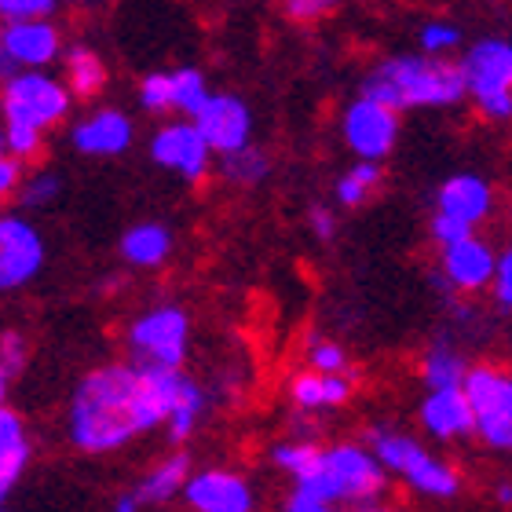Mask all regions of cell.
Here are the masks:
<instances>
[{
  "instance_id": "1",
  "label": "cell",
  "mask_w": 512,
  "mask_h": 512,
  "mask_svg": "<svg viewBox=\"0 0 512 512\" xmlns=\"http://www.w3.org/2000/svg\"><path fill=\"white\" fill-rule=\"evenodd\" d=\"M183 374H150L132 363H107L77 381L66 410L70 443L85 454H110L143 432L169 425Z\"/></svg>"
},
{
  "instance_id": "2",
  "label": "cell",
  "mask_w": 512,
  "mask_h": 512,
  "mask_svg": "<svg viewBox=\"0 0 512 512\" xmlns=\"http://www.w3.org/2000/svg\"><path fill=\"white\" fill-rule=\"evenodd\" d=\"M469 92L461 63L439 55H395L363 81V99H374L388 110L406 107H450Z\"/></svg>"
},
{
  "instance_id": "3",
  "label": "cell",
  "mask_w": 512,
  "mask_h": 512,
  "mask_svg": "<svg viewBox=\"0 0 512 512\" xmlns=\"http://www.w3.org/2000/svg\"><path fill=\"white\" fill-rule=\"evenodd\" d=\"M384 465L374 458V450H363L355 443H337V447H322V458L311 476L297 483L300 494H308L315 502L326 505H363L377 502L384 494Z\"/></svg>"
},
{
  "instance_id": "4",
  "label": "cell",
  "mask_w": 512,
  "mask_h": 512,
  "mask_svg": "<svg viewBox=\"0 0 512 512\" xmlns=\"http://www.w3.org/2000/svg\"><path fill=\"white\" fill-rule=\"evenodd\" d=\"M187 348H191V319L180 304H158L128 322V352L132 366L139 370L180 374Z\"/></svg>"
},
{
  "instance_id": "5",
  "label": "cell",
  "mask_w": 512,
  "mask_h": 512,
  "mask_svg": "<svg viewBox=\"0 0 512 512\" xmlns=\"http://www.w3.org/2000/svg\"><path fill=\"white\" fill-rule=\"evenodd\" d=\"M74 96L63 77L52 74H19L8 85H0V125H19L33 132L63 125L70 118Z\"/></svg>"
},
{
  "instance_id": "6",
  "label": "cell",
  "mask_w": 512,
  "mask_h": 512,
  "mask_svg": "<svg viewBox=\"0 0 512 512\" xmlns=\"http://www.w3.org/2000/svg\"><path fill=\"white\" fill-rule=\"evenodd\" d=\"M366 439H370V450L384 465V472H399L414 491L428 494V498L458 494V472L450 469L447 461H439L436 454H428L417 439L403 436V432H388V428H370Z\"/></svg>"
},
{
  "instance_id": "7",
  "label": "cell",
  "mask_w": 512,
  "mask_h": 512,
  "mask_svg": "<svg viewBox=\"0 0 512 512\" xmlns=\"http://www.w3.org/2000/svg\"><path fill=\"white\" fill-rule=\"evenodd\" d=\"M461 70L469 81V96L487 118H512V41L491 37V41L472 44Z\"/></svg>"
},
{
  "instance_id": "8",
  "label": "cell",
  "mask_w": 512,
  "mask_h": 512,
  "mask_svg": "<svg viewBox=\"0 0 512 512\" xmlns=\"http://www.w3.org/2000/svg\"><path fill=\"white\" fill-rule=\"evenodd\" d=\"M465 395L483 443L494 450H512V370L487 363L472 366L465 377Z\"/></svg>"
},
{
  "instance_id": "9",
  "label": "cell",
  "mask_w": 512,
  "mask_h": 512,
  "mask_svg": "<svg viewBox=\"0 0 512 512\" xmlns=\"http://www.w3.org/2000/svg\"><path fill=\"white\" fill-rule=\"evenodd\" d=\"M48 246L33 220L19 213H0V293L26 289L41 275Z\"/></svg>"
},
{
  "instance_id": "10",
  "label": "cell",
  "mask_w": 512,
  "mask_h": 512,
  "mask_svg": "<svg viewBox=\"0 0 512 512\" xmlns=\"http://www.w3.org/2000/svg\"><path fill=\"white\" fill-rule=\"evenodd\" d=\"M150 158H154V165L176 172L187 183H202L213 169V147L205 143L198 125L187 118L169 121L150 136Z\"/></svg>"
},
{
  "instance_id": "11",
  "label": "cell",
  "mask_w": 512,
  "mask_h": 512,
  "mask_svg": "<svg viewBox=\"0 0 512 512\" xmlns=\"http://www.w3.org/2000/svg\"><path fill=\"white\" fill-rule=\"evenodd\" d=\"M0 52L15 74H41L44 66L63 59V30L52 19L0 22Z\"/></svg>"
},
{
  "instance_id": "12",
  "label": "cell",
  "mask_w": 512,
  "mask_h": 512,
  "mask_svg": "<svg viewBox=\"0 0 512 512\" xmlns=\"http://www.w3.org/2000/svg\"><path fill=\"white\" fill-rule=\"evenodd\" d=\"M341 132L344 143L359 154V161H381L399 139V114L374 99H355L352 107L344 110Z\"/></svg>"
},
{
  "instance_id": "13",
  "label": "cell",
  "mask_w": 512,
  "mask_h": 512,
  "mask_svg": "<svg viewBox=\"0 0 512 512\" xmlns=\"http://www.w3.org/2000/svg\"><path fill=\"white\" fill-rule=\"evenodd\" d=\"M194 125H198L205 143H209L213 154H220V158L246 150L249 136H253V114H249L246 103L238 96H231V92H213L209 103L198 110Z\"/></svg>"
},
{
  "instance_id": "14",
  "label": "cell",
  "mask_w": 512,
  "mask_h": 512,
  "mask_svg": "<svg viewBox=\"0 0 512 512\" xmlns=\"http://www.w3.org/2000/svg\"><path fill=\"white\" fill-rule=\"evenodd\" d=\"M183 502L191 512H253L256 494L242 472L202 469L187 480Z\"/></svg>"
},
{
  "instance_id": "15",
  "label": "cell",
  "mask_w": 512,
  "mask_h": 512,
  "mask_svg": "<svg viewBox=\"0 0 512 512\" xmlns=\"http://www.w3.org/2000/svg\"><path fill=\"white\" fill-rule=\"evenodd\" d=\"M70 143L85 158H118L136 143V125L121 107H96L74 121Z\"/></svg>"
},
{
  "instance_id": "16",
  "label": "cell",
  "mask_w": 512,
  "mask_h": 512,
  "mask_svg": "<svg viewBox=\"0 0 512 512\" xmlns=\"http://www.w3.org/2000/svg\"><path fill=\"white\" fill-rule=\"evenodd\" d=\"M421 425L436 439H461L476 432V414L465 388H450V392H428L421 403Z\"/></svg>"
},
{
  "instance_id": "17",
  "label": "cell",
  "mask_w": 512,
  "mask_h": 512,
  "mask_svg": "<svg viewBox=\"0 0 512 512\" xmlns=\"http://www.w3.org/2000/svg\"><path fill=\"white\" fill-rule=\"evenodd\" d=\"M443 275H447L450 286L458 289H483L491 286L494 275H498V256L491 253L487 242L480 238H469L454 249H443Z\"/></svg>"
},
{
  "instance_id": "18",
  "label": "cell",
  "mask_w": 512,
  "mask_h": 512,
  "mask_svg": "<svg viewBox=\"0 0 512 512\" xmlns=\"http://www.w3.org/2000/svg\"><path fill=\"white\" fill-rule=\"evenodd\" d=\"M491 187L480 176H450L439 187V216L461 220V224L476 227L483 216L491 213Z\"/></svg>"
},
{
  "instance_id": "19",
  "label": "cell",
  "mask_w": 512,
  "mask_h": 512,
  "mask_svg": "<svg viewBox=\"0 0 512 512\" xmlns=\"http://www.w3.org/2000/svg\"><path fill=\"white\" fill-rule=\"evenodd\" d=\"M118 249L128 267L150 271V267H161L172 256V231L158 220H143V224H132L121 235Z\"/></svg>"
},
{
  "instance_id": "20",
  "label": "cell",
  "mask_w": 512,
  "mask_h": 512,
  "mask_svg": "<svg viewBox=\"0 0 512 512\" xmlns=\"http://www.w3.org/2000/svg\"><path fill=\"white\" fill-rule=\"evenodd\" d=\"M191 458L187 454H169V458H161L158 465H150L147 472H143V480L136 483V498L139 505H165L172 502L176 494H183V487H187V480H191Z\"/></svg>"
},
{
  "instance_id": "21",
  "label": "cell",
  "mask_w": 512,
  "mask_h": 512,
  "mask_svg": "<svg viewBox=\"0 0 512 512\" xmlns=\"http://www.w3.org/2000/svg\"><path fill=\"white\" fill-rule=\"evenodd\" d=\"M63 81L74 99H96L107 88V63L88 44H70L63 52Z\"/></svg>"
},
{
  "instance_id": "22",
  "label": "cell",
  "mask_w": 512,
  "mask_h": 512,
  "mask_svg": "<svg viewBox=\"0 0 512 512\" xmlns=\"http://www.w3.org/2000/svg\"><path fill=\"white\" fill-rule=\"evenodd\" d=\"M289 395L297 410H326V406H341L352 399V377L348 374H297L289 384Z\"/></svg>"
},
{
  "instance_id": "23",
  "label": "cell",
  "mask_w": 512,
  "mask_h": 512,
  "mask_svg": "<svg viewBox=\"0 0 512 512\" xmlns=\"http://www.w3.org/2000/svg\"><path fill=\"white\" fill-rule=\"evenodd\" d=\"M202 414H205L202 384L191 381V377H183L180 395H176V406H172V417H169V425H165V432H169L172 443H183V439H191V432L198 428Z\"/></svg>"
},
{
  "instance_id": "24",
  "label": "cell",
  "mask_w": 512,
  "mask_h": 512,
  "mask_svg": "<svg viewBox=\"0 0 512 512\" xmlns=\"http://www.w3.org/2000/svg\"><path fill=\"white\" fill-rule=\"evenodd\" d=\"M209 96H213V92L205 85L202 70H194V66L172 70V110H180L187 121L198 118V110L209 103Z\"/></svg>"
},
{
  "instance_id": "25",
  "label": "cell",
  "mask_w": 512,
  "mask_h": 512,
  "mask_svg": "<svg viewBox=\"0 0 512 512\" xmlns=\"http://www.w3.org/2000/svg\"><path fill=\"white\" fill-rule=\"evenodd\" d=\"M421 377H425L428 392H450V388H465V363L458 359V352L450 348H432L425 355V366H421Z\"/></svg>"
},
{
  "instance_id": "26",
  "label": "cell",
  "mask_w": 512,
  "mask_h": 512,
  "mask_svg": "<svg viewBox=\"0 0 512 512\" xmlns=\"http://www.w3.org/2000/svg\"><path fill=\"white\" fill-rule=\"evenodd\" d=\"M381 180H384V169L377 161H359V165H352V169L337 180V202H341L344 209H359V205L381 187Z\"/></svg>"
},
{
  "instance_id": "27",
  "label": "cell",
  "mask_w": 512,
  "mask_h": 512,
  "mask_svg": "<svg viewBox=\"0 0 512 512\" xmlns=\"http://www.w3.org/2000/svg\"><path fill=\"white\" fill-rule=\"evenodd\" d=\"M319 458H322V447L311 443V439H289V443H278V447L271 450V461H275L282 472H289L297 483L315 472Z\"/></svg>"
},
{
  "instance_id": "28",
  "label": "cell",
  "mask_w": 512,
  "mask_h": 512,
  "mask_svg": "<svg viewBox=\"0 0 512 512\" xmlns=\"http://www.w3.org/2000/svg\"><path fill=\"white\" fill-rule=\"evenodd\" d=\"M267 154L256 147H246L238 150V154H227V158H220V172H224L227 180L238 183V187H253V183H260L267 176Z\"/></svg>"
},
{
  "instance_id": "29",
  "label": "cell",
  "mask_w": 512,
  "mask_h": 512,
  "mask_svg": "<svg viewBox=\"0 0 512 512\" xmlns=\"http://www.w3.org/2000/svg\"><path fill=\"white\" fill-rule=\"evenodd\" d=\"M63 194V180L55 176V172H33V176H26V183H22L19 191V202L22 209H48V205H55V198Z\"/></svg>"
},
{
  "instance_id": "30",
  "label": "cell",
  "mask_w": 512,
  "mask_h": 512,
  "mask_svg": "<svg viewBox=\"0 0 512 512\" xmlns=\"http://www.w3.org/2000/svg\"><path fill=\"white\" fill-rule=\"evenodd\" d=\"M139 107L147 114H169L172 110V74L154 70L139 81Z\"/></svg>"
},
{
  "instance_id": "31",
  "label": "cell",
  "mask_w": 512,
  "mask_h": 512,
  "mask_svg": "<svg viewBox=\"0 0 512 512\" xmlns=\"http://www.w3.org/2000/svg\"><path fill=\"white\" fill-rule=\"evenodd\" d=\"M4 150H8L15 161H37L44 150V132H33V128L19 125H4Z\"/></svg>"
},
{
  "instance_id": "32",
  "label": "cell",
  "mask_w": 512,
  "mask_h": 512,
  "mask_svg": "<svg viewBox=\"0 0 512 512\" xmlns=\"http://www.w3.org/2000/svg\"><path fill=\"white\" fill-rule=\"evenodd\" d=\"M30 447V439H26V421H22L11 406L0 410V461L15 458L19 450Z\"/></svg>"
},
{
  "instance_id": "33",
  "label": "cell",
  "mask_w": 512,
  "mask_h": 512,
  "mask_svg": "<svg viewBox=\"0 0 512 512\" xmlns=\"http://www.w3.org/2000/svg\"><path fill=\"white\" fill-rule=\"evenodd\" d=\"M308 363L315 374H348V352L333 341H315L308 348Z\"/></svg>"
},
{
  "instance_id": "34",
  "label": "cell",
  "mask_w": 512,
  "mask_h": 512,
  "mask_svg": "<svg viewBox=\"0 0 512 512\" xmlns=\"http://www.w3.org/2000/svg\"><path fill=\"white\" fill-rule=\"evenodd\" d=\"M55 0H0V22H33L52 19Z\"/></svg>"
},
{
  "instance_id": "35",
  "label": "cell",
  "mask_w": 512,
  "mask_h": 512,
  "mask_svg": "<svg viewBox=\"0 0 512 512\" xmlns=\"http://www.w3.org/2000/svg\"><path fill=\"white\" fill-rule=\"evenodd\" d=\"M26 359H30V344H26V333H19V330H4V333H0V366H4L11 377H15L22 366H26Z\"/></svg>"
},
{
  "instance_id": "36",
  "label": "cell",
  "mask_w": 512,
  "mask_h": 512,
  "mask_svg": "<svg viewBox=\"0 0 512 512\" xmlns=\"http://www.w3.org/2000/svg\"><path fill=\"white\" fill-rule=\"evenodd\" d=\"M458 41H461V30L450 26V22H425V26H421V48H425V55L447 52V48H454Z\"/></svg>"
},
{
  "instance_id": "37",
  "label": "cell",
  "mask_w": 512,
  "mask_h": 512,
  "mask_svg": "<svg viewBox=\"0 0 512 512\" xmlns=\"http://www.w3.org/2000/svg\"><path fill=\"white\" fill-rule=\"evenodd\" d=\"M432 238H436L443 249H454L461 242H469L472 238V227L461 224V220H450V216H432Z\"/></svg>"
},
{
  "instance_id": "38",
  "label": "cell",
  "mask_w": 512,
  "mask_h": 512,
  "mask_svg": "<svg viewBox=\"0 0 512 512\" xmlns=\"http://www.w3.org/2000/svg\"><path fill=\"white\" fill-rule=\"evenodd\" d=\"M26 465H30V447L19 450L15 458L0 461V512H4V502H8V494L15 491V483L22 480V472H26Z\"/></svg>"
},
{
  "instance_id": "39",
  "label": "cell",
  "mask_w": 512,
  "mask_h": 512,
  "mask_svg": "<svg viewBox=\"0 0 512 512\" xmlns=\"http://www.w3.org/2000/svg\"><path fill=\"white\" fill-rule=\"evenodd\" d=\"M22 161H15L11 154H0V202L8 198H19L22 191Z\"/></svg>"
},
{
  "instance_id": "40",
  "label": "cell",
  "mask_w": 512,
  "mask_h": 512,
  "mask_svg": "<svg viewBox=\"0 0 512 512\" xmlns=\"http://www.w3.org/2000/svg\"><path fill=\"white\" fill-rule=\"evenodd\" d=\"M330 4L326 0H289L286 4V15L293 22H315L322 19V15H330Z\"/></svg>"
},
{
  "instance_id": "41",
  "label": "cell",
  "mask_w": 512,
  "mask_h": 512,
  "mask_svg": "<svg viewBox=\"0 0 512 512\" xmlns=\"http://www.w3.org/2000/svg\"><path fill=\"white\" fill-rule=\"evenodd\" d=\"M494 293L505 308H512V249L498 260V275H494Z\"/></svg>"
},
{
  "instance_id": "42",
  "label": "cell",
  "mask_w": 512,
  "mask_h": 512,
  "mask_svg": "<svg viewBox=\"0 0 512 512\" xmlns=\"http://www.w3.org/2000/svg\"><path fill=\"white\" fill-rule=\"evenodd\" d=\"M311 231H315L322 242H330V238L337 235V220L330 216V209H322V205L311 209Z\"/></svg>"
},
{
  "instance_id": "43",
  "label": "cell",
  "mask_w": 512,
  "mask_h": 512,
  "mask_svg": "<svg viewBox=\"0 0 512 512\" xmlns=\"http://www.w3.org/2000/svg\"><path fill=\"white\" fill-rule=\"evenodd\" d=\"M286 512H337V509L326 505V502H315V498H308V494L293 491L289 494V502H286Z\"/></svg>"
},
{
  "instance_id": "44",
  "label": "cell",
  "mask_w": 512,
  "mask_h": 512,
  "mask_svg": "<svg viewBox=\"0 0 512 512\" xmlns=\"http://www.w3.org/2000/svg\"><path fill=\"white\" fill-rule=\"evenodd\" d=\"M143 505H139L136 491H121L118 498H114V512H139Z\"/></svg>"
},
{
  "instance_id": "45",
  "label": "cell",
  "mask_w": 512,
  "mask_h": 512,
  "mask_svg": "<svg viewBox=\"0 0 512 512\" xmlns=\"http://www.w3.org/2000/svg\"><path fill=\"white\" fill-rule=\"evenodd\" d=\"M8 388H11V374L4 370V366H0V410L8 406Z\"/></svg>"
},
{
  "instance_id": "46",
  "label": "cell",
  "mask_w": 512,
  "mask_h": 512,
  "mask_svg": "<svg viewBox=\"0 0 512 512\" xmlns=\"http://www.w3.org/2000/svg\"><path fill=\"white\" fill-rule=\"evenodd\" d=\"M498 502L502 505H512V487L505 483V487H498Z\"/></svg>"
},
{
  "instance_id": "47",
  "label": "cell",
  "mask_w": 512,
  "mask_h": 512,
  "mask_svg": "<svg viewBox=\"0 0 512 512\" xmlns=\"http://www.w3.org/2000/svg\"><path fill=\"white\" fill-rule=\"evenodd\" d=\"M0 154H8V150H4V125H0Z\"/></svg>"
},
{
  "instance_id": "48",
  "label": "cell",
  "mask_w": 512,
  "mask_h": 512,
  "mask_svg": "<svg viewBox=\"0 0 512 512\" xmlns=\"http://www.w3.org/2000/svg\"><path fill=\"white\" fill-rule=\"evenodd\" d=\"M359 512H392V509H377V505H370V509H359Z\"/></svg>"
}]
</instances>
